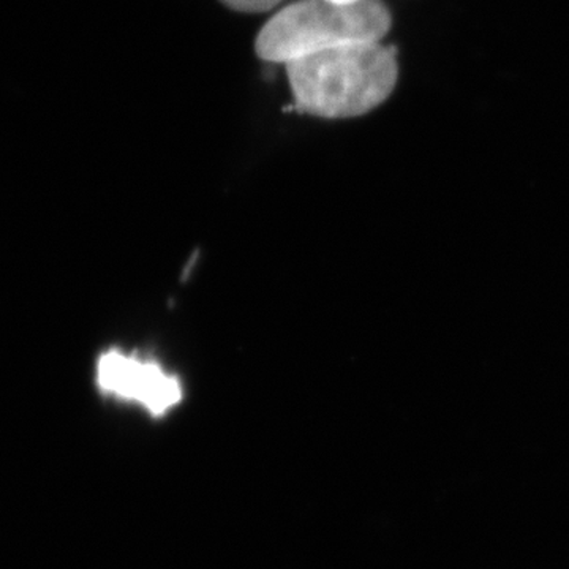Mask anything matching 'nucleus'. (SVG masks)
Returning a JSON list of instances; mask_svg holds the SVG:
<instances>
[{
	"label": "nucleus",
	"instance_id": "nucleus-3",
	"mask_svg": "<svg viewBox=\"0 0 569 569\" xmlns=\"http://www.w3.org/2000/svg\"><path fill=\"white\" fill-rule=\"evenodd\" d=\"M97 385L103 395L138 403L153 418H162L182 402L181 380L159 362L118 348L104 351L97 362Z\"/></svg>",
	"mask_w": 569,
	"mask_h": 569
},
{
	"label": "nucleus",
	"instance_id": "nucleus-1",
	"mask_svg": "<svg viewBox=\"0 0 569 569\" xmlns=\"http://www.w3.org/2000/svg\"><path fill=\"white\" fill-rule=\"evenodd\" d=\"M295 104L288 110L321 119L358 118L395 91V47L381 41L343 44L284 63Z\"/></svg>",
	"mask_w": 569,
	"mask_h": 569
},
{
	"label": "nucleus",
	"instance_id": "nucleus-5",
	"mask_svg": "<svg viewBox=\"0 0 569 569\" xmlns=\"http://www.w3.org/2000/svg\"><path fill=\"white\" fill-rule=\"evenodd\" d=\"M331 2H337V3H353V2H358V0H331Z\"/></svg>",
	"mask_w": 569,
	"mask_h": 569
},
{
	"label": "nucleus",
	"instance_id": "nucleus-4",
	"mask_svg": "<svg viewBox=\"0 0 569 569\" xmlns=\"http://www.w3.org/2000/svg\"><path fill=\"white\" fill-rule=\"evenodd\" d=\"M219 2L239 13L260 14L274 10L282 0H219Z\"/></svg>",
	"mask_w": 569,
	"mask_h": 569
},
{
	"label": "nucleus",
	"instance_id": "nucleus-2",
	"mask_svg": "<svg viewBox=\"0 0 569 569\" xmlns=\"http://www.w3.org/2000/svg\"><path fill=\"white\" fill-rule=\"evenodd\" d=\"M391 26V11L383 0H296L261 28L254 54L261 61L284 66L343 44L381 41Z\"/></svg>",
	"mask_w": 569,
	"mask_h": 569
}]
</instances>
